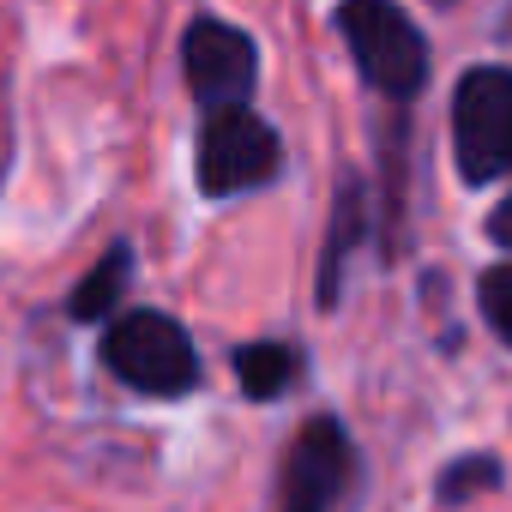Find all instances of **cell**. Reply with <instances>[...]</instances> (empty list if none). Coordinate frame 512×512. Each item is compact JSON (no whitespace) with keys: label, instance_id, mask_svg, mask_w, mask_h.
I'll list each match as a JSON object with an SVG mask.
<instances>
[{"label":"cell","instance_id":"obj_9","mask_svg":"<svg viewBox=\"0 0 512 512\" xmlns=\"http://www.w3.org/2000/svg\"><path fill=\"white\" fill-rule=\"evenodd\" d=\"M368 235V217H362V187H344L338 199V223H332V247H326V260H320V302L338 296V272H344V247Z\"/></svg>","mask_w":512,"mask_h":512},{"label":"cell","instance_id":"obj_4","mask_svg":"<svg viewBox=\"0 0 512 512\" xmlns=\"http://www.w3.org/2000/svg\"><path fill=\"white\" fill-rule=\"evenodd\" d=\"M284 163V145L278 133L260 121V115H247V109H223L205 121L199 133V187L211 199H229V193H253V187H266Z\"/></svg>","mask_w":512,"mask_h":512},{"label":"cell","instance_id":"obj_5","mask_svg":"<svg viewBox=\"0 0 512 512\" xmlns=\"http://www.w3.org/2000/svg\"><path fill=\"white\" fill-rule=\"evenodd\" d=\"M181 67H187V91L223 115V109H241L253 97V79H260V49H253L247 31L223 25V19H199L181 43Z\"/></svg>","mask_w":512,"mask_h":512},{"label":"cell","instance_id":"obj_13","mask_svg":"<svg viewBox=\"0 0 512 512\" xmlns=\"http://www.w3.org/2000/svg\"><path fill=\"white\" fill-rule=\"evenodd\" d=\"M440 7H446V0H440Z\"/></svg>","mask_w":512,"mask_h":512},{"label":"cell","instance_id":"obj_3","mask_svg":"<svg viewBox=\"0 0 512 512\" xmlns=\"http://www.w3.org/2000/svg\"><path fill=\"white\" fill-rule=\"evenodd\" d=\"M452 151L470 187L512 175V67H476L452 91Z\"/></svg>","mask_w":512,"mask_h":512},{"label":"cell","instance_id":"obj_12","mask_svg":"<svg viewBox=\"0 0 512 512\" xmlns=\"http://www.w3.org/2000/svg\"><path fill=\"white\" fill-rule=\"evenodd\" d=\"M488 235H494V241H500V247L512 253V193H506V199L494 205V217H488Z\"/></svg>","mask_w":512,"mask_h":512},{"label":"cell","instance_id":"obj_8","mask_svg":"<svg viewBox=\"0 0 512 512\" xmlns=\"http://www.w3.org/2000/svg\"><path fill=\"white\" fill-rule=\"evenodd\" d=\"M127 272H133V253H127V247H109V260H103V266L73 290V302H67V308H73V320H79V326H91V320L121 314L115 302H121V290H127Z\"/></svg>","mask_w":512,"mask_h":512},{"label":"cell","instance_id":"obj_2","mask_svg":"<svg viewBox=\"0 0 512 512\" xmlns=\"http://www.w3.org/2000/svg\"><path fill=\"white\" fill-rule=\"evenodd\" d=\"M103 368L145 398H181L199 386V350L169 314H121L103 332Z\"/></svg>","mask_w":512,"mask_h":512},{"label":"cell","instance_id":"obj_1","mask_svg":"<svg viewBox=\"0 0 512 512\" xmlns=\"http://www.w3.org/2000/svg\"><path fill=\"white\" fill-rule=\"evenodd\" d=\"M338 37H344L356 73L380 97L404 103V97H416L428 85V43L410 25V13L392 7V0H344L338 7Z\"/></svg>","mask_w":512,"mask_h":512},{"label":"cell","instance_id":"obj_11","mask_svg":"<svg viewBox=\"0 0 512 512\" xmlns=\"http://www.w3.org/2000/svg\"><path fill=\"white\" fill-rule=\"evenodd\" d=\"M482 314H488V326L512 344V266H494V272H482Z\"/></svg>","mask_w":512,"mask_h":512},{"label":"cell","instance_id":"obj_7","mask_svg":"<svg viewBox=\"0 0 512 512\" xmlns=\"http://www.w3.org/2000/svg\"><path fill=\"white\" fill-rule=\"evenodd\" d=\"M296 350L290 344H247V350H235V380H241V392L247 398H278V392H290V380H296Z\"/></svg>","mask_w":512,"mask_h":512},{"label":"cell","instance_id":"obj_10","mask_svg":"<svg viewBox=\"0 0 512 512\" xmlns=\"http://www.w3.org/2000/svg\"><path fill=\"white\" fill-rule=\"evenodd\" d=\"M488 488H500V458H488V452L452 458V464L440 470V482H434L440 506H464V500H476V494H488Z\"/></svg>","mask_w":512,"mask_h":512},{"label":"cell","instance_id":"obj_6","mask_svg":"<svg viewBox=\"0 0 512 512\" xmlns=\"http://www.w3.org/2000/svg\"><path fill=\"white\" fill-rule=\"evenodd\" d=\"M356 476V452H350V434L332 422V416H314L290 458H284V476H278V512H332L344 500Z\"/></svg>","mask_w":512,"mask_h":512}]
</instances>
